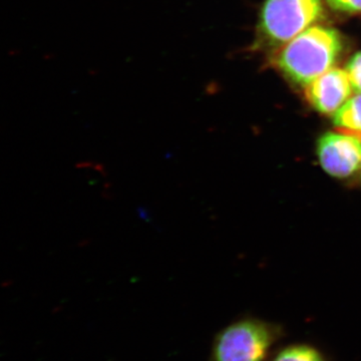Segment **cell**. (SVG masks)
I'll list each match as a JSON object with an SVG mask.
<instances>
[{
	"label": "cell",
	"instance_id": "2",
	"mask_svg": "<svg viewBox=\"0 0 361 361\" xmlns=\"http://www.w3.org/2000/svg\"><path fill=\"white\" fill-rule=\"evenodd\" d=\"M322 0H265L253 49L281 47L322 16Z\"/></svg>",
	"mask_w": 361,
	"mask_h": 361
},
{
	"label": "cell",
	"instance_id": "7",
	"mask_svg": "<svg viewBox=\"0 0 361 361\" xmlns=\"http://www.w3.org/2000/svg\"><path fill=\"white\" fill-rule=\"evenodd\" d=\"M270 361H327L319 349L310 344H291L280 349Z\"/></svg>",
	"mask_w": 361,
	"mask_h": 361
},
{
	"label": "cell",
	"instance_id": "6",
	"mask_svg": "<svg viewBox=\"0 0 361 361\" xmlns=\"http://www.w3.org/2000/svg\"><path fill=\"white\" fill-rule=\"evenodd\" d=\"M334 123L338 132L361 140V94L350 97L334 114Z\"/></svg>",
	"mask_w": 361,
	"mask_h": 361
},
{
	"label": "cell",
	"instance_id": "3",
	"mask_svg": "<svg viewBox=\"0 0 361 361\" xmlns=\"http://www.w3.org/2000/svg\"><path fill=\"white\" fill-rule=\"evenodd\" d=\"M279 329L256 318L230 323L214 337L207 361H267Z\"/></svg>",
	"mask_w": 361,
	"mask_h": 361
},
{
	"label": "cell",
	"instance_id": "5",
	"mask_svg": "<svg viewBox=\"0 0 361 361\" xmlns=\"http://www.w3.org/2000/svg\"><path fill=\"white\" fill-rule=\"evenodd\" d=\"M353 90L346 71L332 68L305 87V97L314 110L334 115L350 99Z\"/></svg>",
	"mask_w": 361,
	"mask_h": 361
},
{
	"label": "cell",
	"instance_id": "4",
	"mask_svg": "<svg viewBox=\"0 0 361 361\" xmlns=\"http://www.w3.org/2000/svg\"><path fill=\"white\" fill-rule=\"evenodd\" d=\"M317 155L325 172L348 178L360 167L361 140L343 133H327L318 141Z\"/></svg>",
	"mask_w": 361,
	"mask_h": 361
},
{
	"label": "cell",
	"instance_id": "9",
	"mask_svg": "<svg viewBox=\"0 0 361 361\" xmlns=\"http://www.w3.org/2000/svg\"><path fill=\"white\" fill-rule=\"evenodd\" d=\"M334 11L344 13H360L361 0H326Z\"/></svg>",
	"mask_w": 361,
	"mask_h": 361
},
{
	"label": "cell",
	"instance_id": "1",
	"mask_svg": "<svg viewBox=\"0 0 361 361\" xmlns=\"http://www.w3.org/2000/svg\"><path fill=\"white\" fill-rule=\"evenodd\" d=\"M338 32L326 26H310L282 45L271 63L291 82L305 87L330 70L342 51Z\"/></svg>",
	"mask_w": 361,
	"mask_h": 361
},
{
	"label": "cell",
	"instance_id": "8",
	"mask_svg": "<svg viewBox=\"0 0 361 361\" xmlns=\"http://www.w3.org/2000/svg\"><path fill=\"white\" fill-rule=\"evenodd\" d=\"M349 80L353 92L361 94V51L357 52L351 58L346 66Z\"/></svg>",
	"mask_w": 361,
	"mask_h": 361
}]
</instances>
